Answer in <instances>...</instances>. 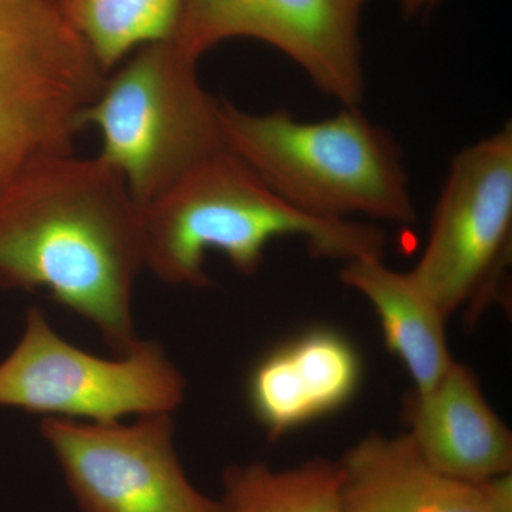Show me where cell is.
<instances>
[{"mask_svg":"<svg viewBox=\"0 0 512 512\" xmlns=\"http://www.w3.org/2000/svg\"><path fill=\"white\" fill-rule=\"evenodd\" d=\"M143 268L141 205L99 156L50 158L0 192V286L46 292L119 355L140 340L133 295Z\"/></svg>","mask_w":512,"mask_h":512,"instance_id":"6da1fadb","label":"cell"},{"mask_svg":"<svg viewBox=\"0 0 512 512\" xmlns=\"http://www.w3.org/2000/svg\"><path fill=\"white\" fill-rule=\"evenodd\" d=\"M144 262L168 285H210L204 264L220 252L245 276L255 275L266 248L299 237L320 258H383L376 225L329 221L291 207L228 148L202 161L170 190L141 207Z\"/></svg>","mask_w":512,"mask_h":512,"instance_id":"7a4b0ae2","label":"cell"},{"mask_svg":"<svg viewBox=\"0 0 512 512\" xmlns=\"http://www.w3.org/2000/svg\"><path fill=\"white\" fill-rule=\"evenodd\" d=\"M225 146L291 207L319 220H417L403 154L360 106L319 121L291 111L248 113L220 103Z\"/></svg>","mask_w":512,"mask_h":512,"instance_id":"3957f363","label":"cell"},{"mask_svg":"<svg viewBox=\"0 0 512 512\" xmlns=\"http://www.w3.org/2000/svg\"><path fill=\"white\" fill-rule=\"evenodd\" d=\"M220 103L202 86L197 60L171 39L154 40L107 74L83 126L99 131V157L143 207L227 148Z\"/></svg>","mask_w":512,"mask_h":512,"instance_id":"277c9868","label":"cell"},{"mask_svg":"<svg viewBox=\"0 0 512 512\" xmlns=\"http://www.w3.org/2000/svg\"><path fill=\"white\" fill-rule=\"evenodd\" d=\"M106 77L60 0H0V192L73 153Z\"/></svg>","mask_w":512,"mask_h":512,"instance_id":"5b68a950","label":"cell"},{"mask_svg":"<svg viewBox=\"0 0 512 512\" xmlns=\"http://www.w3.org/2000/svg\"><path fill=\"white\" fill-rule=\"evenodd\" d=\"M185 389L160 343L138 340L117 359H104L67 342L39 308L26 313L22 338L0 363V406L53 419L107 424L173 414Z\"/></svg>","mask_w":512,"mask_h":512,"instance_id":"8992f818","label":"cell"},{"mask_svg":"<svg viewBox=\"0 0 512 512\" xmlns=\"http://www.w3.org/2000/svg\"><path fill=\"white\" fill-rule=\"evenodd\" d=\"M512 126L458 151L434 208L429 239L409 275L450 318L471 322L498 298L511 262Z\"/></svg>","mask_w":512,"mask_h":512,"instance_id":"52a82bcc","label":"cell"},{"mask_svg":"<svg viewBox=\"0 0 512 512\" xmlns=\"http://www.w3.org/2000/svg\"><path fill=\"white\" fill-rule=\"evenodd\" d=\"M370 0H181L170 39L200 62L231 39H254L292 60L340 106L366 96L362 25Z\"/></svg>","mask_w":512,"mask_h":512,"instance_id":"ba28073f","label":"cell"},{"mask_svg":"<svg viewBox=\"0 0 512 512\" xmlns=\"http://www.w3.org/2000/svg\"><path fill=\"white\" fill-rule=\"evenodd\" d=\"M52 448L82 512H224L192 485L174 446L173 414L97 424L45 417Z\"/></svg>","mask_w":512,"mask_h":512,"instance_id":"9c48e42d","label":"cell"},{"mask_svg":"<svg viewBox=\"0 0 512 512\" xmlns=\"http://www.w3.org/2000/svg\"><path fill=\"white\" fill-rule=\"evenodd\" d=\"M342 512H512L510 474L484 481L426 463L407 433H370L338 463Z\"/></svg>","mask_w":512,"mask_h":512,"instance_id":"30bf717a","label":"cell"},{"mask_svg":"<svg viewBox=\"0 0 512 512\" xmlns=\"http://www.w3.org/2000/svg\"><path fill=\"white\" fill-rule=\"evenodd\" d=\"M363 366L353 343L328 328L303 332L256 360L247 403L269 440L338 412L359 392Z\"/></svg>","mask_w":512,"mask_h":512,"instance_id":"8fae6325","label":"cell"},{"mask_svg":"<svg viewBox=\"0 0 512 512\" xmlns=\"http://www.w3.org/2000/svg\"><path fill=\"white\" fill-rule=\"evenodd\" d=\"M404 417L413 446L441 473L466 481L511 473V431L466 365L454 360L433 389L407 396Z\"/></svg>","mask_w":512,"mask_h":512,"instance_id":"7c38bea8","label":"cell"},{"mask_svg":"<svg viewBox=\"0 0 512 512\" xmlns=\"http://www.w3.org/2000/svg\"><path fill=\"white\" fill-rule=\"evenodd\" d=\"M343 284L375 309L384 343L406 366L413 392L433 389L454 362L446 338V315L414 284L409 272H397L382 258H357L340 271Z\"/></svg>","mask_w":512,"mask_h":512,"instance_id":"4fadbf2b","label":"cell"},{"mask_svg":"<svg viewBox=\"0 0 512 512\" xmlns=\"http://www.w3.org/2000/svg\"><path fill=\"white\" fill-rule=\"evenodd\" d=\"M222 484L224 512H342L338 463L323 458L284 470L232 466Z\"/></svg>","mask_w":512,"mask_h":512,"instance_id":"5bb4252c","label":"cell"},{"mask_svg":"<svg viewBox=\"0 0 512 512\" xmlns=\"http://www.w3.org/2000/svg\"><path fill=\"white\" fill-rule=\"evenodd\" d=\"M60 5L109 74L137 47L170 39L181 0H60Z\"/></svg>","mask_w":512,"mask_h":512,"instance_id":"9a60e30c","label":"cell"},{"mask_svg":"<svg viewBox=\"0 0 512 512\" xmlns=\"http://www.w3.org/2000/svg\"><path fill=\"white\" fill-rule=\"evenodd\" d=\"M397 2L404 19L417 20L427 18L444 0H397Z\"/></svg>","mask_w":512,"mask_h":512,"instance_id":"2e32d148","label":"cell"}]
</instances>
